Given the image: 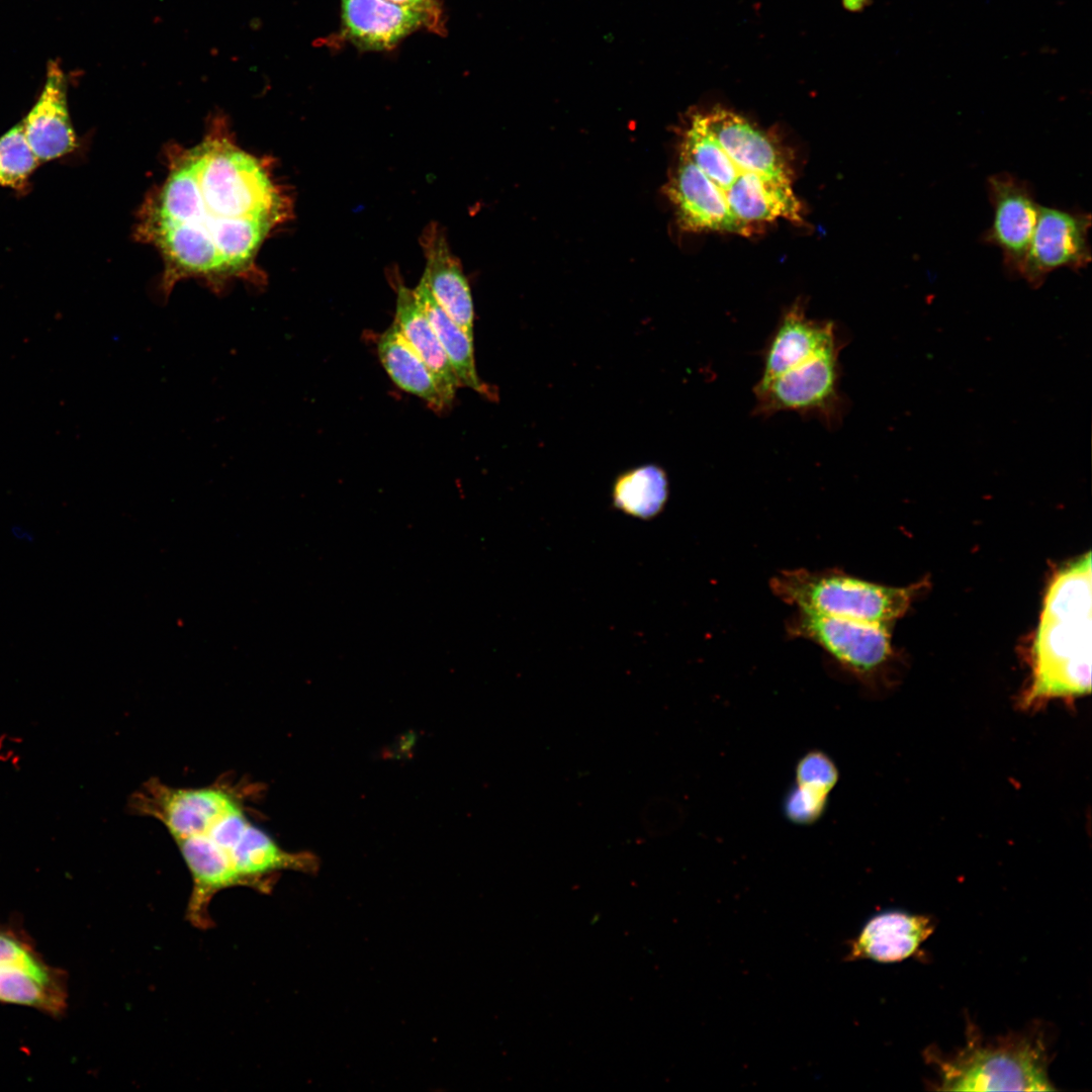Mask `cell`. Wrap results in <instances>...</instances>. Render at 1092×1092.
<instances>
[{
    "label": "cell",
    "mask_w": 1092,
    "mask_h": 1092,
    "mask_svg": "<svg viewBox=\"0 0 1092 1092\" xmlns=\"http://www.w3.org/2000/svg\"><path fill=\"white\" fill-rule=\"evenodd\" d=\"M290 211L267 163L217 123L196 146L169 153L168 174L139 210L135 235L160 252L166 295L189 278L215 291L232 279L261 285L259 250Z\"/></svg>",
    "instance_id": "1"
},
{
    "label": "cell",
    "mask_w": 1092,
    "mask_h": 1092,
    "mask_svg": "<svg viewBox=\"0 0 1092 1092\" xmlns=\"http://www.w3.org/2000/svg\"><path fill=\"white\" fill-rule=\"evenodd\" d=\"M666 194L692 233L750 237L780 219H804L785 146L720 105L689 114Z\"/></svg>",
    "instance_id": "2"
},
{
    "label": "cell",
    "mask_w": 1092,
    "mask_h": 1092,
    "mask_svg": "<svg viewBox=\"0 0 1092 1092\" xmlns=\"http://www.w3.org/2000/svg\"><path fill=\"white\" fill-rule=\"evenodd\" d=\"M240 808L200 834L175 843L191 877L186 919L198 929L212 926L209 906L219 892L245 887L269 893L284 871L310 873L313 854L283 849Z\"/></svg>",
    "instance_id": "3"
},
{
    "label": "cell",
    "mask_w": 1092,
    "mask_h": 1092,
    "mask_svg": "<svg viewBox=\"0 0 1092 1092\" xmlns=\"http://www.w3.org/2000/svg\"><path fill=\"white\" fill-rule=\"evenodd\" d=\"M1091 553L1062 568L1046 590L1032 645V673L1020 705L1072 701L1091 691Z\"/></svg>",
    "instance_id": "4"
},
{
    "label": "cell",
    "mask_w": 1092,
    "mask_h": 1092,
    "mask_svg": "<svg viewBox=\"0 0 1092 1092\" xmlns=\"http://www.w3.org/2000/svg\"><path fill=\"white\" fill-rule=\"evenodd\" d=\"M925 1059L936 1073V1090H1056L1049 1077L1045 1042L1033 1032L984 1040L970 1025L965 1046L947 1055L929 1049Z\"/></svg>",
    "instance_id": "5"
},
{
    "label": "cell",
    "mask_w": 1092,
    "mask_h": 1092,
    "mask_svg": "<svg viewBox=\"0 0 1092 1092\" xmlns=\"http://www.w3.org/2000/svg\"><path fill=\"white\" fill-rule=\"evenodd\" d=\"M784 603L817 615L886 624L907 611L914 587H891L841 570H784L769 581Z\"/></svg>",
    "instance_id": "6"
},
{
    "label": "cell",
    "mask_w": 1092,
    "mask_h": 1092,
    "mask_svg": "<svg viewBox=\"0 0 1092 1092\" xmlns=\"http://www.w3.org/2000/svg\"><path fill=\"white\" fill-rule=\"evenodd\" d=\"M842 348L825 351L776 376L759 378L753 387V414L768 418L793 412L817 419L829 430L839 428L847 408L840 388Z\"/></svg>",
    "instance_id": "7"
},
{
    "label": "cell",
    "mask_w": 1092,
    "mask_h": 1092,
    "mask_svg": "<svg viewBox=\"0 0 1092 1092\" xmlns=\"http://www.w3.org/2000/svg\"><path fill=\"white\" fill-rule=\"evenodd\" d=\"M243 784L218 782L199 788H180L152 778L129 798L132 813L162 823L174 841L197 835L219 819L246 807Z\"/></svg>",
    "instance_id": "8"
},
{
    "label": "cell",
    "mask_w": 1092,
    "mask_h": 1092,
    "mask_svg": "<svg viewBox=\"0 0 1092 1092\" xmlns=\"http://www.w3.org/2000/svg\"><path fill=\"white\" fill-rule=\"evenodd\" d=\"M0 1002L58 1017L68 1005V978L48 964L17 919H0Z\"/></svg>",
    "instance_id": "9"
},
{
    "label": "cell",
    "mask_w": 1092,
    "mask_h": 1092,
    "mask_svg": "<svg viewBox=\"0 0 1092 1092\" xmlns=\"http://www.w3.org/2000/svg\"><path fill=\"white\" fill-rule=\"evenodd\" d=\"M787 633L821 647L834 663L861 682H869L891 656L886 624L817 615L798 610L786 623Z\"/></svg>",
    "instance_id": "10"
},
{
    "label": "cell",
    "mask_w": 1092,
    "mask_h": 1092,
    "mask_svg": "<svg viewBox=\"0 0 1092 1092\" xmlns=\"http://www.w3.org/2000/svg\"><path fill=\"white\" fill-rule=\"evenodd\" d=\"M1090 226L1089 212L1039 205L1018 277L1037 288L1055 270L1068 268L1078 272L1087 267L1091 261Z\"/></svg>",
    "instance_id": "11"
},
{
    "label": "cell",
    "mask_w": 1092,
    "mask_h": 1092,
    "mask_svg": "<svg viewBox=\"0 0 1092 1092\" xmlns=\"http://www.w3.org/2000/svg\"><path fill=\"white\" fill-rule=\"evenodd\" d=\"M993 219L982 242L998 248L1005 270L1018 276L1037 221L1039 204L1032 186L1008 172L987 178Z\"/></svg>",
    "instance_id": "12"
},
{
    "label": "cell",
    "mask_w": 1092,
    "mask_h": 1092,
    "mask_svg": "<svg viewBox=\"0 0 1092 1092\" xmlns=\"http://www.w3.org/2000/svg\"><path fill=\"white\" fill-rule=\"evenodd\" d=\"M836 324L807 315L806 304L797 299L781 314L762 351V374L768 378L799 366L815 356L844 346Z\"/></svg>",
    "instance_id": "13"
},
{
    "label": "cell",
    "mask_w": 1092,
    "mask_h": 1092,
    "mask_svg": "<svg viewBox=\"0 0 1092 1092\" xmlns=\"http://www.w3.org/2000/svg\"><path fill=\"white\" fill-rule=\"evenodd\" d=\"M29 148L39 162L59 159L77 147L67 101V82L60 65L51 62L39 97L23 118Z\"/></svg>",
    "instance_id": "14"
},
{
    "label": "cell",
    "mask_w": 1092,
    "mask_h": 1092,
    "mask_svg": "<svg viewBox=\"0 0 1092 1092\" xmlns=\"http://www.w3.org/2000/svg\"><path fill=\"white\" fill-rule=\"evenodd\" d=\"M426 259L422 279L442 309L473 339V301L460 261L449 248L444 229L430 222L422 232Z\"/></svg>",
    "instance_id": "15"
},
{
    "label": "cell",
    "mask_w": 1092,
    "mask_h": 1092,
    "mask_svg": "<svg viewBox=\"0 0 1092 1092\" xmlns=\"http://www.w3.org/2000/svg\"><path fill=\"white\" fill-rule=\"evenodd\" d=\"M421 28L419 14L389 1L341 0V37L360 50H392Z\"/></svg>",
    "instance_id": "16"
},
{
    "label": "cell",
    "mask_w": 1092,
    "mask_h": 1092,
    "mask_svg": "<svg viewBox=\"0 0 1092 1092\" xmlns=\"http://www.w3.org/2000/svg\"><path fill=\"white\" fill-rule=\"evenodd\" d=\"M935 923L928 915L886 911L872 917L851 942L849 959L898 963L914 956L931 935Z\"/></svg>",
    "instance_id": "17"
},
{
    "label": "cell",
    "mask_w": 1092,
    "mask_h": 1092,
    "mask_svg": "<svg viewBox=\"0 0 1092 1092\" xmlns=\"http://www.w3.org/2000/svg\"><path fill=\"white\" fill-rule=\"evenodd\" d=\"M396 283L394 323L430 369L445 405H450L460 387L458 379L414 289Z\"/></svg>",
    "instance_id": "18"
},
{
    "label": "cell",
    "mask_w": 1092,
    "mask_h": 1092,
    "mask_svg": "<svg viewBox=\"0 0 1092 1092\" xmlns=\"http://www.w3.org/2000/svg\"><path fill=\"white\" fill-rule=\"evenodd\" d=\"M377 351L383 368L399 388L422 398L435 411L446 406L430 369L394 322L379 337Z\"/></svg>",
    "instance_id": "19"
},
{
    "label": "cell",
    "mask_w": 1092,
    "mask_h": 1092,
    "mask_svg": "<svg viewBox=\"0 0 1092 1092\" xmlns=\"http://www.w3.org/2000/svg\"><path fill=\"white\" fill-rule=\"evenodd\" d=\"M414 291L448 357L460 386L487 394L488 388L478 377L475 368L473 339L442 309L422 278Z\"/></svg>",
    "instance_id": "20"
},
{
    "label": "cell",
    "mask_w": 1092,
    "mask_h": 1092,
    "mask_svg": "<svg viewBox=\"0 0 1092 1092\" xmlns=\"http://www.w3.org/2000/svg\"><path fill=\"white\" fill-rule=\"evenodd\" d=\"M668 478L654 464H645L620 474L613 485L614 507L624 514L641 520L659 515L668 498Z\"/></svg>",
    "instance_id": "21"
},
{
    "label": "cell",
    "mask_w": 1092,
    "mask_h": 1092,
    "mask_svg": "<svg viewBox=\"0 0 1092 1092\" xmlns=\"http://www.w3.org/2000/svg\"><path fill=\"white\" fill-rule=\"evenodd\" d=\"M39 165L28 146L22 121L0 136V186L25 194L29 178Z\"/></svg>",
    "instance_id": "22"
},
{
    "label": "cell",
    "mask_w": 1092,
    "mask_h": 1092,
    "mask_svg": "<svg viewBox=\"0 0 1092 1092\" xmlns=\"http://www.w3.org/2000/svg\"><path fill=\"white\" fill-rule=\"evenodd\" d=\"M838 779V768L832 758L821 750H810L796 764L792 790L811 803L827 806Z\"/></svg>",
    "instance_id": "23"
},
{
    "label": "cell",
    "mask_w": 1092,
    "mask_h": 1092,
    "mask_svg": "<svg viewBox=\"0 0 1092 1092\" xmlns=\"http://www.w3.org/2000/svg\"><path fill=\"white\" fill-rule=\"evenodd\" d=\"M404 9L419 14L425 28L430 32L444 36L446 24L443 8L439 0H386Z\"/></svg>",
    "instance_id": "24"
},
{
    "label": "cell",
    "mask_w": 1092,
    "mask_h": 1092,
    "mask_svg": "<svg viewBox=\"0 0 1092 1092\" xmlns=\"http://www.w3.org/2000/svg\"><path fill=\"white\" fill-rule=\"evenodd\" d=\"M9 534L16 542L30 544L35 540L33 531L22 524H13L9 529Z\"/></svg>",
    "instance_id": "25"
},
{
    "label": "cell",
    "mask_w": 1092,
    "mask_h": 1092,
    "mask_svg": "<svg viewBox=\"0 0 1092 1092\" xmlns=\"http://www.w3.org/2000/svg\"><path fill=\"white\" fill-rule=\"evenodd\" d=\"M871 0H842V5L846 10L857 12L866 8Z\"/></svg>",
    "instance_id": "26"
}]
</instances>
